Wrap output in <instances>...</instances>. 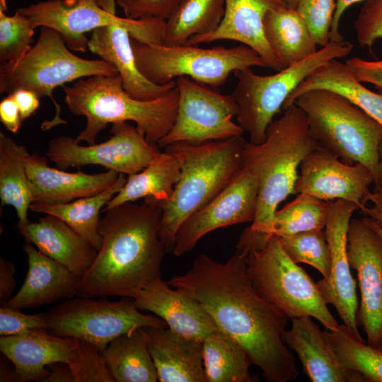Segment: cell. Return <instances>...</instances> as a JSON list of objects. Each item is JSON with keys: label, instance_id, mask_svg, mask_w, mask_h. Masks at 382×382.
Listing matches in <instances>:
<instances>
[{"label": "cell", "instance_id": "f6af8a7d", "mask_svg": "<svg viewBox=\"0 0 382 382\" xmlns=\"http://www.w3.org/2000/svg\"><path fill=\"white\" fill-rule=\"evenodd\" d=\"M345 64L357 81L372 84L382 93V59L369 61L354 57Z\"/></svg>", "mask_w": 382, "mask_h": 382}, {"label": "cell", "instance_id": "60d3db41", "mask_svg": "<svg viewBox=\"0 0 382 382\" xmlns=\"http://www.w3.org/2000/svg\"><path fill=\"white\" fill-rule=\"evenodd\" d=\"M335 8V0H298L296 9L315 42L321 47L330 42V33Z\"/></svg>", "mask_w": 382, "mask_h": 382}, {"label": "cell", "instance_id": "603a6c76", "mask_svg": "<svg viewBox=\"0 0 382 382\" xmlns=\"http://www.w3.org/2000/svg\"><path fill=\"white\" fill-rule=\"evenodd\" d=\"M76 338L62 337L42 329L13 336H1L0 350L14 370L13 381H42L50 371L47 366L69 361Z\"/></svg>", "mask_w": 382, "mask_h": 382}, {"label": "cell", "instance_id": "f546056e", "mask_svg": "<svg viewBox=\"0 0 382 382\" xmlns=\"http://www.w3.org/2000/svg\"><path fill=\"white\" fill-rule=\"evenodd\" d=\"M101 354L115 382L158 381L143 327L115 338Z\"/></svg>", "mask_w": 382, "mask_h": 382}, {"label": "cell", "instance_id": "c3c4849f", "mask_svg": "<svg viewBox=\"0 0 382 382\" xmlns=\"http://www.w3.org/2000/svg\"><path fill=\"white\" fill-rule=\"evenodd\" d=\"M15 267L13 264L3 257H0V303L2 305L12 296L16 286L14 278Z\"/></svg>", "mask_w": 382, "mask_h": 382}, {"label": "cell", "instance_id": "7402d4cb", "mask_svg": "<svg viewBox=\"0 0 382 382\" xmlns=\"http://www.w3.org/2000/svg\"><path fill=\"white\" fill-rule=\"evenodd\" d=\"M47 163V158L37 152L26 160L33 203L63 204L96 195L114 185L120 175L110 170L96 174L66 172Z\"/></svg>", "mask_w": 382, "mask_h": 382}, {"label": "cell", "instance_id": "4dcf8cb0", "mask_svg": "<svg viewBox=\"0 0 382 382\" xmlns=\"http://www.w3.org/2000/svg\"><path fill=\"white\" fill-rule=\"evenodd\" d=\"M180 173L178 158L164 151L142 170L128 175L124 186L108 202L102 212L147 197H153L158 201L168 200Z\"/></svg>", "mask_w": 382, "mask_h": 382}, {"label": "cell", "instance_id": "52a82bcc", "mask_svg": "<svg viewBox=\"0 0 382 382\" xmlns=\"http://www.w3.org/2000/svg\"><path fill=\"white\" fill-rule=\"evenodd\" d=\"M69 50L57 30L42 26L37 42L23 57L0 66L1 93L26 89L52 101L55 114L52 120L42 123V131L66 124L60 115L61 106L53 96L56 88L85 77L118 74L106 61L83 59Z\"/></svg>", "mask_w": 382, "mask_h": 382}, {"label": "cell", "instance_id": "30bf717a", "mask_svg": "<svg viewBox=\"0 0 382 382\" xmlns=\"http://www.w3.org/2000/svg\"><path fill=\"white\" fill-rule=\"evenodd\" d=\"M245 261L248 277L259 296L289 318L308 316L325 330L340 327L316 283L289 258L277 236H272L263 249L249 253Z\"/></svg>", "mask_w": 382, "mask_h": 382}, {"label": "cell", "instance_id": "8d00e7d4", "mask_svg": "<svg viewBox=\"0 0 382 382\" xmlns=\"http://www.w3.org/2000/svg\"><path fill=\"white\" fill-rule=\"evenodd\" d=\"M330 202L299 193L296 198L274 213L270 235L278 237L325 229Z\"/></svg>", "mask_w": 382, "mask_h": 382}, {"label": "cell", "instance_id": "484cf974", "mask_svg": "<svg viewBox=\"0 0 382 382\" xmlns=\"http://www.w3.org/2000/svg\"><path fill=\"white\" fill-rule=\"evenodd\" d=\"M160 382H207L202 341L168 328L143 327Z\"/></svg>", "mask_w": 382, "mask_h": 382}, {"label": "cell", "instance_id": "7a4b0ae2", "mask_svg": "<svg viewBox=\"0 0 382 382\" xmlns=\"http://www.w3.org/2000/svg\"><path fill=\"white\" fill-rule=\"evenodd\" d=\"M98 232L102 245L84 275L76 296L133 297L161 277L166 251L159 235L161 208L153 197L144 202H126L105 210Z\"/></svg>", "mask_w": 382, "mask_h": 382}, {"label": "cell", "instance_id": "5bb4252c", "mask_svg": "<svg viewBox=\"0 0 382 382\" xmlns=\"http://www.w3.org/2000/svg\"><path fill=\"white\" fill-rule=\"evenodd\" d=\"M347 256L361 294L357 325L363 327L367 343L376 347L382 337V237L367 216L350 220Z\"/></svg>", "mask_w": 382, "mask_h": 382}, {"label": "cell", "instance_id": "1f68e13d", "mask_svg": "<svg viewBox=\"0 0 382 382\" xmlns=\"http://www.w3.org/2000/svg\"><path fill=\"white\" fill-rule=\"evenodd\" d=\"M30 156L24 145L0 132V199L1 206H12L18 218V226L29 223L28 211L33 195L26 171Z\"/></svg>", "mask_w": 382, "mask_h": 382}, {"label": "cell", "instance_id": "816d5d0a", "mask_svg": "<svg viewBox=\"0 0 382 382\" xmlns=\"http://www.w3.org/2000/svg\"><path fill=\"white\" fill-rule=\"evenodd\" d=\"M49 366L50 373L43 382H75L74 374L67 364L54 363Z\"/></svg>", "mask_w": 382, "mask_h": 382}, {"label": "cell", "instance_id": "d6986e66", "mask_svg": "<svg viewBox=\"0 0 382 382\" xmlns=\"http://www.w3.org/2000/svg\"><path fill=\"white\" fill-rule=\"evenodd\" d=\"M16 11L29 18L34 29L45 26L57 30L66 46L77 52L88 49L87 32L107 25H129L134 20L106 11L98 0H46Z\"/></svg>", "mask_w": 382, "mask_h": 382}, {"label": "cell", "instance_id": "e0dca14e", "mask_svg": "<svg viewBox=\"0 0 382 382\" xmlns=\"http://www.w3.org/2000/svg\"><path fill=\"white\" fill-rule=\"evenodd\" d=\"M155 24L149 16L134 19L129 25H112L93 30L88 49L101 59L113 65L121 76L126 92L140 100L156 99L176 86L175 81L164 85L154 84L139 71L135 61L131 38L149 41Z\"/></svg>", "mask_w": 382, "mask_h": 382}, {"label": "cell", "instance_id": "9c48e42d", "mask_svg": "<svg viewBox=\"0 0 382 382\" xmlns=\"http://www.w3.org/2000/svg\"><path fill=\"white\" fill-rule=\"evenodd\" d=\"M353 45L347 41L330 42L326 46L296 64L271 75H260L250 68L238 70L232 96L238 111V124L249 136V142L264 141L274 116L293 91L311 73L332 59L347 56Z\"/></svg>", "mask_w": 382, "mask_h": 382}, {"label": "cell", "instance_id": "ffe728a7", "mask_svg": "<svg viewBox=\"0 0 382 382\" xmlns=\"http://www.w3.org/2000/svg\"><path fill=\"white\" fill-rule=\"evenodd\" d=\"M140 311H150L163 319L173 331L188 338L202 341L218 330L202 303L186 289H173L158 277L132 297Z\"/></svg>", "mask_w": 382, "mask_h": 382}, {"label": "cell", "instance_id": "d590c367", "mask_svg": "<svg viewBox=\"0 0 382 382\" xmlns=\"http://www.w3.org/2000/svg\"><path fill=\"white\" fill-rule=\"evenodd\" d=\"M338 361L368 382H382V352L356 338L345 325L325 330Z\"/></svg>", "mask_w": 382, "mask_h": 382}, {"label": "cell", "instance_id": "cb8c5ba5", "mask_svg": "<svg viewBox=\"0 0 382 382\" xmlns=\"http://www.w3.org/2000/svg\"><path fill=\"white\" fill-rule=\"evenodd\" d=\"M284 343L297 354L306 375L313 382H366L358 372L347 369L337 360L325 331L311 317L291 319L284 330Z\"/></svg>", "mask_w": 382, "mask_h": 382}, {"label": "cell", "instance_id": "7bdbcfd3", "mask_svg": "<svg viewBox=\"0 0 382 382\" xmlns=\"http://www.w3.org/2000/svg\"><path fill=\"white\" fill-rule=\"evenodd\" d=\"M34 329L50 330L47 313L25 314L20 309L1 306L0 336L21 335Z\"/></svg>", "mask_w": 382, "mask_h": 382}, {"label": "cell", "instance_id": "f5cc1de1", "mask_svg": "<svg viewBox=\"0 0 382 382\" xmlns=\"http://www.w3.org/2000/svg\"><path fill=\"white\" fill-rule=\"evenodd\" d=\"M379 166H378V181L376 186V190L382 189V141L379 146Z\"/></svg>", "mask_w": 382, "mask_h": 382}, {"label": "cell", "instance_id": "836d02e7", "mask_svg": "<svg viewBox=\"0 0 382 382\" xmlns=\"http://www.w3.org/2000/svg\"><path fill=\"white\" fill-rule=\"evenodd\" d=\"M224 11V0H180L166 20L163 45H185L192 37L214 31Z\"/></svg>", "mask_w": 382, "mask_h": 382}, {"label": "cell", "instance_id": "6da1fadb", "mask_svg": "<svg viewBox=\"0 0 382 382\" xmlns=\"http://www.w3.org/2000/svg\"><path fill=\"white\" fill-rule=\"evenodd\" d=\"M245 257L225 263L199 254L190 269L168 282L186 289L205 308L218 330L235 340L269 382L297 378L295 358L282 335L289 318L263 299L246 272Z\"/></svg>", "mask_w": 382, "mask_h": 382}, {"label": "cell", "instance_id": "5b68a950", "mask_svg": "<svg viewBox=\"0 0 382 382\" xmlns=\"http://www.w3.org/2000/svg\"><path fill=\"white\" fill-rule=\"evenodd\" d=\"M245 143L241 135L199 144L180 141L164 148L181 166L171 197L158 201L162 211L159 235L166 251L173 252L182 223L214 199L241 169Z\"/></svg>", "mask_w": 382, "mask_h": 382}, {"label": "cell", "instance_id": "7dc6e473", "mask_svg": "<svg viewBox=\"0 0 382 382\" xmlns=\"http://www.w3.org/2000/svg\"><path fill=\"white\" fill-rule=\"evenodd\" d=\"M8 95L15 100L23 121L33 115L39 108L40 98L31 91L18 89Z\"/></svg>", "mask_w": 382, "mask_h": 382}, {"label": "cell", "instance_id": "681fc988", "mask_svg": "<svg viewBox=\"0 0 382 382\" xmlns=\"http://www.w3.org/2000/svg\"><path fill=\"white\" fill-rule=\"evenodd\" d=\"M368 201L371 202L372 206H364L361 211L382 228V189L369 192L365 198V203Z\"/></svg>", "mask_w": 382, "mask_h": 382}, {"label": "cell", "instance_id": "ac0fdd59", "mask_svg": "<svg viewBox=\"0 0 382 382\" xmlns=\"http://www.w3.org/2000/svg\"><path fill=\"white\" fill-rule=\"evenodd\" d=\"M374 180L372 172L363 164L345 163L319 146L303 159L294 191L328 202L347 200L361 210Z\"/></svg>", "mask_w": 382, "mask_h": 382}, {"label": "cell", "instance_id": "f907efd6", "mask_svg": "<svg viewBox=\"0 0 382 382\" xmlns=\"http://www.w3.org/2000/svg\"><path fill=\"white\" fill-rule=\"evenodd\" d=\"M364 0H337L336 8L333 15L332 23L330 33L331 42H342L344 40L340 32V22L344 12L352 5Z\"/></svg>", "mask_w": 382, "mask_h": 382}, {"label": "cell", "instance_id": "8992f818", "mask_svg": "<svg viewBox=\"0 0 382 382\" xmlns=\"http://www.w3.org/2000/svg\"><path fill=\"white\" fill-rule=\"evenodd\" d=\"M304 112L310 133L322 148L348 164L361 163L378 181L382 125L344 96L313 89L294 103Z\"/></svg>", "mask_w": 382, "mask_h": 382}, {"label": "cell", "instance_id": "d4e9b609", "mask_svg": "<svg viewBox=\"0 0 382 382\" xmlns=\"http://www.w3.org/2000/svg\"><path fill=\"white\" fill-rule=\"evenodd\" d=\"M23 248L28 262L25 280L18 291L1 306L20 310L37 308L76 296L79 277L30 243Z\"/></svg>", "mask_w": 382, "mask_h": 382}, {"label": "cell", "instance_id": "74e56055", "mask_svg": "<svg viewBox=\"0 0 382 382\" xmlns=\"http://www.w3.org/2000/svg\"><path fill=\"white\" fill-rule=\"evenodd\" d=\"M278 238L284 250L293 262L308 264L316 269L323 278H328L330 271V255L324 229L309 230Z\"/></svg>", "mask_w": 382, "mask_h": 382}, {"label": "cell", "instance_id": "9f6ffc18", "mask_svg": "<svg viewBox=\"0 0 382 382\" xmlns=\"http://www.w3.org/2000/svg\"><path fill=\"white\" fill-rule=\"evenodd\" d=\"M376 348L382 352V337L381 338Z\"/></svg>", "mask_w": 382, "mask_h": 382}, {"label": "cell", "instance_id": "ee69618b", "mask_svg": "<svg viewBox=\"0 0 382 382\" xmlns=\"http://www.w3.org/2000/svg\"><path fill=\"white\" fill-rule=\"evenodd\" d=\"M180 0H116L126 18L153 16L166 20Z\"/></svg>", "mask_w": 382, "mask_h": 382}, {"label": "cell", "instance_id": "b9f144b4", "mask_svg": "<svg viewBox=\"0 0 382 382\" xmlns=\"http://www.w3.org/2000/svg\"><path fill=\"white\" fill-rule=\"evenodd\" d=\"M354 28L359 46L374 54V43L382 38V0H364Z\"/></svg>", "mask_w": 382, "mask_h": 382}, {"label": "cell", "instance_id": "4316f807", "mask_svg": "<svg viewBox=\"0 0 382 382\" xmlns=\"http://www.w3.org/2000/svg\"><path fill=\"white\" fill-rule=\"evenodd\" d=\"M28 243L55 260L79 278L92 265L98 250L59 218L46 214L37 222L17 226Z\"/></svg>", "mask_w": 382, "mask_h": 382}, {"label": "cell", "instance_id": "ba28073f", "mask_svg": "<svg viewBox=\"0 0 382 382\" xmlns=\"http://www.w3.org/2000/svg\"><path fill=\"white\" fill-rule=\"evenodd\" d=\"M131 43L139 71L157 85L168 83L175 78L187 77L217 88L236 71L252 66L267 67L262 58L245 45L203 48L188 44H147L133 38Z\"/></svg>", "mask_w": 382, "mask_h": 382}, {"label": "cell", "instance_id": "277c9868", "mask_svg": "<svg viewBox=\"0 0 382 382\" xmlns=\"http://www.w3.org/2000/svg\"><path fill=\"white\" fill-rule=\"evenodd\" d=\"M64 102L76 116H84L86 127L76 141L96 144L98 134L111 123L132 121L138 131L153 144L164 137L172 128L178 106L175 86L151 100L131 97L125 90L119 74L96 75L64 86Z\"/></svg>", "mask_w": 382, "mask_h": 382}, {"label": "cell", "instance_id": "f1b7e54d", "mask_svg": "<svg viewBox=\"0 0 382 382\" xmlns=\"http://www.w3.org/2000/svg\"><path fill=\"white\" fill-rule=\"evenodd\" d=\"M265 38L284 68L317 52L304 20L287 5L268 11L263 21Z\"/></svg>", "mask_w": 382, "mask_h": 382}, {"label": "cell", "instance_id": "d6a6232c", "mask_svg": "<svg viewBox=\"0 0 382 382\" xmlns=\"http://www.w3.org/2000/svg\"><path fill=\"white\" fill-rule=\"evenodd\" d=\"M126 181L125 174L120 173L114 185L96 195L63 204L32 203L30 209L59 218L98 251L102 245V236L98 232L100 212L122 189Z\"/></svg>", "mask_w": 382, "mask_h": 382}, {"label": "cell", "instance_id": "83f0119b", "mask_svg": "<svg viewBox=\"0 0 382 382\" xmlns=\"http://www.w3.org/2000/svg\"><path fill=\"white\" fill-rule=\"evenodd\" d=\"M313 89H328L344 96L382 125V93L362 85L345 64L337 59L308 75L289 95L282 110L293 105L300 95Z\"/></svg>", "mask_w": 382, "mask_h": 382}, {"label": "cell", "instance_id": "db71d44e", "mask_svg": "<svg viewBox=\"0 0 382 382\" xmlns=\"http://www.w3.org/2000/svg\"><path fill=\"white\" fill-rule=\"evenodd\" d=\"M368 218L369 219V221H370L371 224L373 226V227L376 229V231L382 237V228L381 226H379L378 224H376L371 219H370L369 217H368Z\"/></svg>", "mask_w": 382, "mask_h": 382}, {"label": "cell", "instance_id": "9a60e30c", "mask_svg": "<svg viewBox=\"0 0 382 382\" xmlns=\"http://www.w3.org/2000/svg\"><path fill=\"white\" fill-rule=\"evenodd\" d=\"M257 195L255 176L241 168L214 199L182 223L175 235L173 254L180 256L191 251L201 238L215 229L253 221Z\"/></svg>", "mask_w": 382, "mask_h": 382}, {"label": "cell", "instance_id": "f35d334b", "mask_svg": "<svg viewBox=\"0 0 382 382\" xmlns=\"http://www.w3.org/2000/svg\"><path fill=\"white\" fill-rule=\"evenodd\" d=\"M6 0H0V62L16 61L23 57L34 42L30 21L17 11L7 16Z\"/></svg>", "mask_w": 382, "mask_h": 382}, {"label": "cell", "instance_id": "4fadbf2b", "mask_svg": "<svg viewBox=\"0 0 382 382\" xmlns=\"http://www.w3.org/2000/svg\"><path fill=\"white\" fill-rule=\"evenodd\" d=\"M110 134L107 141L88 146L80 145L71 137H54L48 142L46 157L62 170L99 165L129 175L142 170L161 153L158 144L148 141L127 122L112 124Z\"/></svg>", "mask_w": 382, "mask_h": 382}, {"label": "cell", "instance_id": "3957f363", "mask_svg": "<svg viewBox=\"0 0 382 382\" xmlns=\"http://www.w3.org/2000/svg\"><path fill=\"white\" fill-rule=\"evenodd\" d=\"M268 126L260 144L245 142L241 151V168L256 178L258 195L252 224L245 231L266 245L279 204L295 194L299 168L306 156L319 146L311 136L306 117L294 103Z\"/></svg>", "mask_w": 382, "mask_h": 382}, {"label": "cell", "instance_id": "ab89813d", "mask_svg": "<svg viewBox=\"0 0 382 382\" xmlns=\"http://www.w3.org/2000/svg\"><path fill=\"white\" fill-rule=\"evenodd\" d=\"M75 382H115L99 349L76 338L68 363Z\"/></svg>", "mask_w": 382, "mask_h": 382}, {"label": "cell", "instance_id": "8fae6325", "mask_svg": "<svg viewBox=\"0 0 382 382\" xmlns=\"http://www.w3.org/2000/svg\"><path fill=\"white\" fill-rule=\"evenodd\" d=\"M139 311L132 297L109 301L77 296L61 301L46 313L50 332L90 342L102 352L115 338L135 328H168L157 316Z\"/></svg>", "mask_w": 382, "mask_h": 382}, {"label": "cell", "instance_id": "11a10c76", "mask_svg": "<svg viewBox=\"0 0 382 382\" xmlns=\"http://www.w3.org/2000/svg\"><path fill=\"white\" fill-rule=\"evenodd\" d=\"M286 2L289 7L296 9L298 0H286Z\"/></svg>", "mask_w": 382, "mask_h": 382}, {"label": "cell", "instance_id": "2e32d148", "mask_svg": "<svg viewBox=\"0 0 382 382\" xmlns=\"http://www.w3.org/2000/svg\"><path fill=\"white\" fill-rule=\"evenodd\" d=\"M360 207L355 203L337 199L330 201L325 227L330 255L328 278L316 285L325 301L336 308L344 325L357 339L364 340L358 330L357 281L350 271L347 256V232L352 213Z\"/></svg>", "mask_w": 382, "mask_h": 382}, {"label": "cell", "instance_id": "e575fe53", "mask_svg": "<svg viewBox=\"0 0 382 382\" xmlns=\"http://www.w3.org/2000/svg\"><path fill=\"white\" fill-rule=\"evenodd\" d=\"M207 382H251V365L243 349L232 338L216 330L202 340Z\"/></svg>", "mask_w": 382, "mask_h": 382}, {"label": "cell", "instance_id": "44dd1931", "mask_svg": "<svg viewBox=\"0 0 382 382\" xmlns=\"http://www.w3.org/2000/svg\"><path fill=\"white\" fill-rule=\"evenodd\" d=\"M224 15L219 27L209 33L191 37L187 44L195 45L221 40L237 41L254 50L267 67L277 71L284 69L265 38L263 21L268 11L287 5L286 0H224Z\"/></svg>", "mask_w": 382, "mask_h": 382}, {"label": "cell", "instance_id": "bcb514c9", "mask_svg": "<svg viewBox=\"0 0 382 382\" xmlns=\"http://www.w3.org/2000/svg\"><path fill=\"white\" fill-rule=\"evenodd\" d=\"M0 121L13 134H16L21 127L23 120L18 108L11 95L4 98L0 103Z\"/></svg>", "mask_w": 382, "mask_h": 382}, {"label": "cell", "instance_id": "7c38bea8", "mask_svg": "<svg viewBox=\"0 0 382 382\" xmlns=\"http://www.w3.org/2000/svg\"><path fill=\"white\" fill-rule=\"evenodd\" d=\"M175 83L178 90L176 118L169 132L158 141L159 147L180 141L199 144L243 134L242 127L232 120L238 111L232 94H221L187 77H178Z\"/></svg>", "mask_w": 382, "mask_h": 382}]
</instances>
